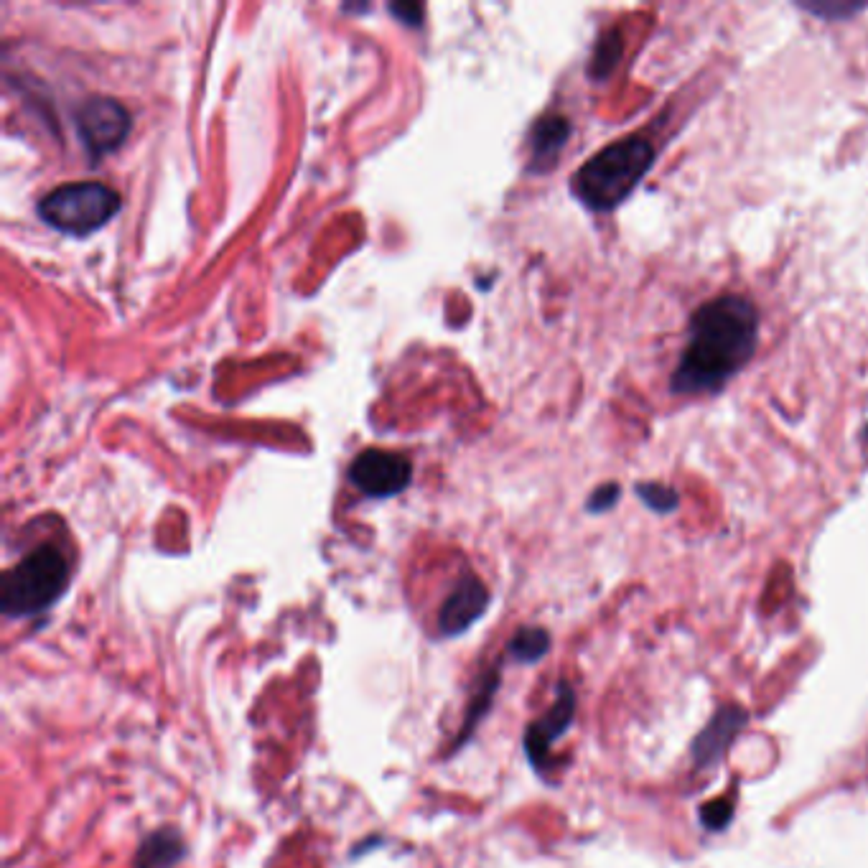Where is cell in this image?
<instances>
[{"instance_id": "cell-1", "label": "cell", "mask_w": 868, "mask_h": 868, "mask_svg": "<svg viewBox=\"0 0 868 868\" xmlns=\"http://www.w3.org/2000/svg\"><path fill=\"white\" fill-rule=\"evenodd\" d=\"M759 347V311L739 293L700 303L688 321V339L672 370L675 395H716L734 380Z\"/></svg>"}, {"instance_id": "cell-2", "label": "cell", "mask_w": 868, "mask_h": 868, "mask_svg": "<svg viewBox=\"0 0 868 868\" xmlns=\"http://www.w3.org/2000/svg\"><path fill=\"white\" fill-rule=\"evenodd\" d=\"M657 151L652 140L632 133L614 140L588 158L571 176V191L591 212H614L637 191L655 166Z\"/></svg>"}, {"instance_id": "cell-3", "label": "cell", "mask_w": 868, "mask_h": 868, "mask_svg": "<svg viewBox=\"0 0 868 868\" xmlns=\"http://www.w3.org/2000/svg\"><path fill=\"white\" fill-rule=\"evenodd\" d=\"M69 586V563L54 545L23 555L0 581V609L8 619L39 616L62 599Z\"/></svg>"}, {"instance_id": "cell-4", "label": "cell", "mask_w": 868, "mask_h": 868, "mask_svg": "<svg viewBox=\"0 0 868 868\" xmlns=\"http://www.w3.org/2000/svg\"><path fill=\"white\" fill-rule=\"evenodd\" d=\"M120 209L118 191L100 181H79L49 191L39 202V214L49 227L82 237L97 232Z\"/></svg>"}, {"instance_id": "cell-5", "label": "cell", "mask_w": 868, "mask_h": 868, "mask_svg": "<svg viewBox=\"0 0 868 868\" xmlns=\"http://www.w3.org/2000/svg\"><path fill=\"white\" fill-rule=\"evenodd\" d=\"M77 128L84 146L95 156L115 151L128 138L130 115L118 100L112 97H90L77 112Z\"/></svg>"}, {"instance_id": "cell-6", "label": "cell", "mask_w": 868, "mask_h": 868, "mask_svg": "<svg viewBox=\"0 0 868 868\" xmlns=\"http://www.w3.org/2000/svg\"><path fill=\"white\" fill-rule=\"evenodd\" d=\"M410 461L392 451L367 448L352 461L349 479L370 497H392L410 484Z\"/></svg>"}, {"instance_id": "cell-7", "label": "cell", "mask_w": 868, "mask_h": 868, "mask_svg": "<svg viewBox=\"0 0 868 868\" xmlns=\"http://www.w3.org/2000/svg\"><path fill=\"white\" fill-rule=\"evenodd\" d=\"M576 718V693L571 685H558V698L550 706L540 721L532 723L525 731V754L535 769H543L548 764V751L555 739L566 734Z\"/></svg>"}, {"instance_id": "cell-8", "label": "cell", "mask_w": 868, "mask_h": 868, "mask_svg": "<svg viewBox=\"0 0 868 868\" xmlns=\"http://www.w3.org/2000/svg\"><path fill=\"white\" fill-rule=\"evenodd\" d=\"M489 606V591L476 576L461 578L438 611V629L446 637H459L479 622Z\"/></svg>"}, {"instance_id": "cell-9", "label": "cell", "mask_w": 868, "mask_h": 868, "mask_svg": "<svg viewBox=\"0 0 868 868\" xmlns=\"http://www.w3.org/2000/svg\"><path fill=\"white\" fill-rule=\"evenodd\" d=\"M749 713L741 706H723L718 708L716 716L708 721V726L695 736L693 741V759L698 767L711 769L716 767L728 751L731 741L744 731Z\"/></svg>"}, {"instance_id": "cell-10", "label": "cell", "mask_w": 868, "mask_h": 868, "mask_svg": "<svg viewBox=\"0 0 868 868\" xmlns=\"http://www.w3.org/2000/svg\"><path fill=\"white\" fill-rule=\"evenodd\" d=\"M571 138V123L566 115H543L530 133L532 168H550Z\"/></svg>"}, {"instance_id": "cell-11", "label": "cell", "mask_w": 868, "mask_h": 868, "mask_svg": "<svg viewBox=\"0 0 868 868\" xmlns=\"http://www.w3.org/2000/svg\"><path fill=\"white\" fill-rule=\"evenodd\" d=\"M184 840L176 830L161 828L148 835L135 853V868H171L184 856Z\"/></svg>"}, {"instance_id": "cell-12", "label": "cell", "mask_w": 868, "mask_h": 868, "mask_svg": "<svg viewBox=\"0 0 868 868\" xmlns=\"http://www.w3.org/2000/svg\"><path fill=\"white\" fill-rule=\"evenodd\" d=\"M624 56V36L619 28H609L599 36L594 46V54H591V62H588V77L594 82H606L611 74L616 72V67L622 64Z\"/></svg>"}, {"instance_id": "cell-13", "label": "cell", "mask_w": 868, "mask_h": 868, "mask_svg": "<svg viewBox=\"0 0 868 868\" xmlns=\"http://www.w3.org/2000/svg\"><path fill=\"white\" fill-rule=\"evenodd\" d=\"M550 650V634L543 627H522L515 637L510 639V657L517 662H532L543 660Z\"/></svg>"}, {"instance_id": "cell-14", "label": "cell", "mask_w": 868, "mask_h": 868, "mask_svg": "<svg viewBox=\"0 0 868 868\" xmlns=\"http://www.w3.org/2000/svg\"><path fill=\"white\" fill-rule=\"evenodd\" d=\"M800 11L810 13V16L820 18V21H848L856 13L866 11L868 3L863 0H797L795 3Z\"/></svg>"}, {"instance_id": "cell-15", "label": "cell", "mask_w": 868, "mask_h": 868, "mask_svg": "<svg viewBox=\"0 0 868 868\" xmlns=\"http://www.w3.org/2000/svg\"><path fill=\"white\" fill-rule=\"evenodd\" d=\"M497 688H499V667H494V670L489 672L487 678L482 680V688L476 690L474 700H471V703H469V716H466L464 731H461V736H459V741H456V746L464 744L466 736H469L471 731H474V728H476V723H479V718H482L484 713L489 711V706H492V698H494V693H497Z\"/></svg>"}, {"instance_id": "cell-16", "label": "cell", "mask_w": 868, "mask_h": 868, "mask_svg": "<svg viewBox=\"0 0 868 868\" xmlns=\"http://www.w3.org/2000/svg\"><path fill=\"white\" fill-rule=\"evenodd\" d=\"M634 494L650 507L655 515H672L680 507V494L660 482H637Z\"/></svg>"}, {"instance_id": "cell-17", "label": "cell", "mask_w": 868, "mask_h": 868, "mask_svg": "<svg viewBox=\"0 0 868 868\" xmlns=\"http://www.w3.org/2000/svg\"><path fill=\"white\" fill-rule=\"evenodd\" d=\"M731 818H734V805L728 800H713L700 807V823H703L706 830H711V833H718V830L726 828V825L731 823Z\"/></svg>"}, {"instance_id": "cell-18", "label": "cell", "mask_w": 868, "mask_h": 868, "mask_svg": "<svg viewBox=\"0 0 868 868\" xmlns=\"http://www.w3.org/2000/svg\"><path fill=\"white\" fill-rule=\"evenodd\" d=\"M619 497H622V487L614 482L604 484V487L594 489V494L588 497L586 502V510L591 512V515H599V512H609L614 510V504L619 502Z\"/></svg>"}, {"instance_id": "cell-19", "label": "cell", "mask_w": 868, "mask_h": 868, "mask_svg": "<svg viewBox=\"0 0 868 868\" xmlns=\"http://www.w3.org/2000/svg\"><path fill=\"white\" fill-rule=\"evenodd\" d=\"M392 11L398 13L405 23H413V26L420 23V6H392Z\"/></svg>"}, {"instance_id": "cell-20", "label": "cell", "mask_w": 868, "mask_h": 868, "mask_svg": "<svg viewBox=\"0 0 868 868\" xmlns=\"http://www.w3.org/2000/svg\"><path fill=\"white\" fill-rule=\"evenodd\" d=\"M866 438H868V426H866Z\"/></svg>"}]
</instances>
